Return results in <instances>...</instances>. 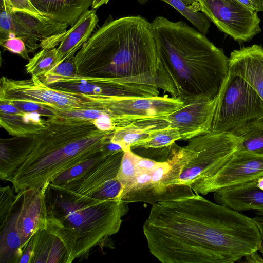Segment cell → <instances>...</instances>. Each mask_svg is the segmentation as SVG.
Returning <instances> with one entry per match:
<instances>
[{
    "label": "cell",
    "mask_w": 263,
    "mask_h": 263,
    "mask_svg": "<svg viewBox=\"0 0 263 263\" xmlns=\"http://www.w3.org/2000/svg\"><path fill=\"white\" fill-rule=\"evenodd\" d=\"M109 1V0H92L91 7L92 9L96 10L102 5L107 4Z\"/></svg>",
    "instance_id": "cell-38"
},
{
    "label": "cell",
    "mask_w": 263,
    "mask_h": 263,
    "mask_svg": "<svg viewBox=\"0 0 263 263\" xmlns=\"http://www.w3.org/2000/svg\"><path fill=\"white\" fill-rule=\"evenodd\" d=\"M201 10L225 34L239 42H249L261 29L257 11L238 0H199Z\"/></svg>",
    "instance_id": "cell-8"
},
{
    "label": "cell",
    "mask_w": 263,
    "mask_h": 263,
    "mask_svg": "<svg viewBox=\"0 0 263 263\" xmlns=\"http://www.w3.org/2000/svg\"><path fill=\"white\" fill-rule=\"evenodd\" d=\"M180 147L172 145L166 160L168 172L162 181L166 185H189L193 191L236 151L239 138L231 133L210 132L187 140Z\"/></svg>",
    "instance_id": "cell-6"
},
{
    "label": "cell",
    "mask_w": 263,
    "mask_h": 263,
    "mask_svg": "<svg viewBox=\"0 0 263 263\" xmlns=\"http://www.w3.org/2000/svg\"><path fill=\"white\" fill-rule=\"evenodd\" d=\"M57 48H43L29 60L26 72L31 77H44L57 64Z\"/></svg>",
    "instance_id": "cell-27"
},
{
    "label": "cell",
    "mask_w": 263,
    "mask_h": 263,
    "mask_svg": "<svg viewBox=\"0 0 263 263\" xmlns=\"http://www.w3.org/2000/svg\"><path fill=\"white\" fill-rule=\"evenodd\" d=\"M143 231L162 263H234L261 242L253 218L196 193L152 205Z\"/></svg>",
    "instance_id": "cell-1"
},
{
    "label": "cell",
    "mask_w": 263,
    "mask_h": 263,
    "mask_svg": "<svg viewBox=\"0 0 263 263\" xmlns=\"http://www.w3.org/2000/svg\"><path fill=\"white\" fill-rule=\"evenodd\" d=\"M229 73L242 77L263 100V48L261 45L234 50L230 54Z\"/></svg>",
    "instance_id": "cell-17"
},
{
    "label": "cell",
    "mask_w": 263,
    "mask_h": 263,
    "mask_svg": "<svg viewBox=\"0 0 263 263\" xmlns=\"http://www.w3.org/2000/svg\"><path fill=\"white\" fill-rule=\"evenodd\" d=\"M73 59L77 74L156 86L172 95L152 23L141 15H110Z\"/></svg>",
    "instance_id": "cell-2"
},
{
    "label": "cell",
    "mask_w": 263,
    "mask_h": 263,
    "mask_svg": "<svg viewBox=\"0 0 263 263\" xmlns=\"http://www.w3.org/2000/svg\"><path fill=\"white\" fill-rule=\"evenodd\" d=\"M46 229L68 251L70 263L87 259L99 246L112 248L111 236L119 230L128 203L101 200L49 182L44 191Z\"/></svg>",
    "instance_id": "cell-4"
},
{
    "label": "cell",
    "mask_w": 263,
    "mask_h": 263,
    "mask_svg": "<svg viewBox=\"0 0 263 263\" xmlns=\"http://www.w3.org/2000/svg\"><path fill=\"white\" fill-rule=\"evenodd\" d=\"M32 137H14L1 139L0 178L2 180L10 181L25 162L32 149Z\"/></svg>",
    "instance_id": "cell-23"
},
{
    "label": "cell",
    "mask_w": 263,
    "mask_h": 263,
    "mask_svg": "<svg viewBox=\"0 0 263 263\" xmlns=\"http://www.w3.org/2000/svg\"><path fill=\"white\" fill-rule=\"evenodd\" d=\"M175 8L185 17L200 32L204 35L209 32L210 21L206 15L200 12L192 11L180 0H159Z\"/></svg>",
    "instance_id": "cell-30"
},
{
    "label": "cell",
    "mask_w": 263,
    "mask_h": 263,
    "mask_svg": "<svg viewBox=\"0 0 263 263\" xmlns=\"http://www.w3.org/2000/svg\"><path fill=\"white\" fill-rule=\"evenodd\" d=\"M186 6L193 11L199 12L201 10V7L199 0H180Z\"/></svg>",
    "instance_id": "cell-36"
},
{
    "label": "cell",
    "mask_w": 263,
    "mask_h": 263,
    "mask_svg": "<svg viewBox=\"0 0 263 263\" xmlns=\"http://www.w3.org/2000/svg\"><path fill=\"white\" fill-rule=\"evenodd\" d=\"M169 169L170 165L165 161L158 162L152 171L138 173L134 183L122 193L120 199L128 203L144 202L152 205L159 201L195 194L189 185L163 183L162 180Z\"/></svg>",
    "instance_id": "cell-13"
},
{
    "label": "cell",
    "mask_w": 263,
    "mask_h": 263,
    "mask_svg": "<svg viewBox=\"0 0 263 263\" xmlns=\"http://www.w3.org/2000/svg\"><path fill=\"white\" fill-rule=\"evenodd\" d=\"M0 45L4 50L16 54L23 59L29 60V53L34 52L41 47L37 41L23 36L9 35L0 37Z\"/></svg>",
    "instance_id": "cell-28"
},
{
    "label": "cell",
    "mask_w": 263,
    "mask_h": 263,
    "mask_svg": "<svg viewBox=\"0 0 263 263\" xmlns=\"http://www.w3.org/2000/svg\"><path fill=\"white\" fill-rule=\"evenodd\" d=\"M137 175L134 154L130 149L125 151L117 175L123 192L133 185Z\"/></svg>",
    "instance_id": "cell-31"
},
{
    "label": "cell",
    "mask_w": 263,
    "mask_h": 263,
    "mask_svg": "<svg viewBox=\"0 0 263 263\" xmlns=\"http://www.w3.org/2000/svg\"><path fill=\"white\" fill-rule=\"evenodd\" d=\"M184 102L178 97L163 96L117 99L110 105L115 114L137 120L167 116L181 108Z\"/></svg>",
    "instance_id": "cell-16"
},
{
    "label": "cell",
    "mask_w": 263,
    "mask_h": 263,
    "mask_svg": "<svg viewBox=\"0 0 263 263\" xmlns=\"http://www.w3.org/2000/svg\"><path fill=\"white\" fill-rule=\"evenodd\" d=\"M68 26L9 6L0 8V37L9 35L26 36L40 43L42 49L55 48Z\"/></svg>",
    "instance_id": "cell-11"
},
{
    "label": "cell",
    "mask_w": 263,
    "mask_h": 263,
    "mask_svg": "<svg viewBox=\"0 0 263 263\" xmlns=\"http://www.w3.org/2000/svg\"><path fill=\"white\" fill-rule=\"evenodd\" d=\"M40 15L73 26L91 6L92 0H30Z\"/></svg>",
    "instance_id": "cell-20"
},
{
    "label": "cell",
    "mask_w": 263,
    "mask_h": 263,
    "mask_svg": "<svg viewBox=\"0 0 263 263\" xmlns=\"http://www.w3.org/2000/svg\"><path fill=\"white\" fill-rule=\"evenodd\" d=\"M256 180L229 186L214 192L217 203L237 212L253 210L263 216V190Z\"/></svg>",
    "instance_id": "cell-19"
},
{
    "label": "cell",
    "mask_w": 263,
    "mask_h": 263,
    "mask_svg": "<svg viewBox=\"0 0 263 263\" xmlns=\"http://www.w3.org/2000/svg\"><path fill=\"white\" fill-rule=\"evenodd\" d=\"M217 99L185 102L181 108L162 117L164 127L177 129L183 140L211 132Z\"/></svg>",
    "instance_id": "cell-15"
},
{
    "label": "cell",
    "mask_w": 263,
    "mask_h": 263,
    "mask_svg": "<svg viewBox=\"0 0 263 263\" xmlns=\"http://www.w3.org/2000/svg\"><path fill=\"white\" fill-rule=\"evenodd\" d=\"M47 184L41 189L29 188L17 193L10 213L0 221V231L20 238L23 251L38 230L46 228L44 191Z\"/></svg>",
    "instance_id": "cell-9"
},
{
    "label": "cell",
    "mask_w": 263,
    "mask_h": 263,
    "mask_svg": "<svg viewBox=\"0 0 263 263\" xmlns=\"http://www.w3.org/2000/svg\"><path fill=\"white\" fill-rule=\"evenodd\" d=\"M0 125L14 137L30 138L43 131L48 120L37 112L24 111L11 103L0 102Z\"/></svg>",
    "instance_id": "cell-18"
},
{
    "label": "cell",
    "mask_w": 263,
    "mask_h": 263,
    "mask_svg": "<svg viewBox=\"0 0 263 263\" xmlns=\"http://www.w3.org/2000/svg\"><path fill=\"white\" fill-rule=\"evenodd\" d=\"M124 153L104 155L83 176L63 187L99 200L120 199L123 189L117 175Z\"/></svg>",
    "instance_id": "cell-12"
},
{
    "label": "cell",
    "mask_w": 263,
    "mask_h": 263,
    "mask_svg": "<svg viewBox=\"0 0 263 263\" xmlns=\"http://www.w3.org/2000/svg\"><path fill=\"white\" fill-rule=\"evenodd\" d=\"M256 182L257 186L259 189L263 190V176L257 178L256 180Z\"/></svg>",
    "instance_id": "cell-40"
},
{
    "label": "cell",
    "mask_w": 263,
    "mask_h": 263,
    "mask_svg": "<svg viewBox=\"0 0 263 263\" xmlns=\"http://www.w3.org/2000/svg\"><path fill=\"white\" fill-rule=\"evenodd\" d=\"M151 128L137 120L130 124L116 129L111 137V141L120 145L125 151L132 145L145 139Z\"/></svg>",
    "instance_id": "cell-26"
},
{
    "label": "cell",
    "mask_w": 263,
    "mask_h": 263,
    "mask_svg": "<svg viewBox=\"0 0 263 263\" xmlns=\"http://www.w3.org/2000/svg\"><path fill=\"white\" fill-rule=\"evenodd\" d=\"M6 6L10 7L15 9L27 11L36 15H40L30 0H1L0 8Z\"/></svg>",
    "instance_id": "cell-33"
},
{
    "label": "cell",
    "mask_w": 263,
    "mask_h": 263,
    "mask_svg": "<svg viewBox=\"0 0 263 263\" xmlns=\"http://www.w3.org/2000/svg\"><path fill=\"white\" fill-rule=\"evenodd\" d=\"M105 154L102 151L64 171L50 182L56 185L64 186L83 176Z\"/></svg>",
    "instance_id": "cell-29"
},
{
    "label": "cell",
    "mask_w": 263,
    "mask_h": 263,
    "mask_svg": "<svg viewBox=\"0 0 263 263\" xmlns=\"http://www.w3.org/2000/svg\"><path fill=\"white\" fill-rule=\"evenodd\" d=\"M32 257V242L30 239L24 249L18 263H30Z\"/></svg>",
    "instance_id": "cell-35"
},
{
    "label": "cell",
    "mask_w": 263,
    "mask_h": 263,
    "mask_svg": "<svg viewBox=\"0 0 263 263\" xmlns=\"http://www.w3.org/2000/svg\"><path fill=\"white\" fill-rule=\"evenodd\" d=\"M257 12L263 11V0H250Z\"/></svg>",
    "instance_id": "cell-39"
},
{
    "label": "cell",
    "mask_w": 263,
    "mask_h": 263,
    "mask_svg": "<svg viewBox=\"0 0 263 263\" xmlns=\"http://www.w3.org/2000/svg\"><path fill=\"white\" fill-rule=\"evenodd\" d=\"M141 4H145L148 2V0H137Z\"/></svg>",
    "instance_id": "cell-42"
},
{
    "label": "cell",
    "mask_w": 263,
    "mask_h": 263,
    "mask_svg": "<svg viewBox=\"0 0 263 263\" xmlns=\"http://www.w3.org/2000/svg\"><path fill=\"white\" fill-rule=\"evenodd\" d=\"M233 134L239 138L236 150L263 156V118L240 128Z\"/></svg>",
    "instance_id": "cell-25"
},
{
    "label": "cell",
    "mask_w": 263,
    "mask_h": 263,
    "mask_svg": "<svg viewBox=\"0 0 263 263\" xmlns=\"http://www.w3.org/2000/svg\"><path fill=\"white\" fill-rule=\"evenodd\" d=\"M181 140L177 129L164 128L152 129L147 138L130 147L135 154L158 162L166 161L175 141Z\"/></svg>",
    "instance_id": "cell-22"
},
{
    "label": "cell",
    "mask_w": 263,
    "mask_h": 263,
    "mask_svg": "<svg viewBox=\"0 0 263 263\" xmlns=\"http://www.w3.org/2000/svg\"><path fill=\"white\" fill-rule=\"evenodd\" d=\"M263 176V156L236 150L194 192L204 195Z\"/></svg>",
    "instance_id": "cell-14"
},
{
    "label": "cell",
    "mask_w": 263,
    "mask_h": 263,
    "mask_svg": "<svg viewBox=\"0 0 263 263\" xmlns=\"http://www.w3.org/2000/svg\"><path fill=\"white\" fill-rule=\"evenodd\" d=\"M31 240L32 257L30 263H70L64 243L46 228L38 230Z\"/></svg>",
    "instance_id": "cell-24"
},
{
    "label": "cell",
    "mask_w": 263,
    "mask_h": 263,
    "mask_svg": "<svg viewBox=\"0 0 263 263\" xmlns=\"http://www.w3.org/2000/svg\"><path fill=\"white\" fill-rule=\"evenodd\" d=\"M134 158L138 173L152 171L158 163V162L140 157L135 154Z\"/></svg>",
    "instance_id": "cell-34"
},
{
    "label": "cell",
    "mask_w": 263,
    "mask_h": 263,
    "mask_svg": "<svg viewBox=\"0 0 263 263\" xmlns=\"http://www.w3.org/2000/svg\"><path fill=\"white\" fill-rule=\"evenodd\" d=\"M263 118V100L240 76L229 73L218 97L211 131L233 134Z\"/></svg>",
    "instance_id": "cell-7"
},
{
    "label": "cell",
    "mask_w": 263,
    "mask_h": 263,
    "mask_svg": "<svg viewBox=\"0 0 263 263\" xmlns=\"http://www.w3.org/2000/svg\"><path fill=\"white\" fill-rule=\"evenodd\" d=\"M258 251H256L253 252L252 254H250L246 257L245 261L247 262H263V257L258 254Z\"/></svg>",
    "instance_id": "cell-37"
},
{
    "label": "cell",
    "mask_w": 263,
    "mask_h": 263,
    "mask_svg": "<svg viewBox=\"0 0 263 263\" xmlns=\"http://www.w3.org/2000/svg\"><path fill=\"white\" fill-rule=\"evenodd\" d=\"M159 58L177 97L184 103L218 98L229 73V60L203 34L182 21H152Z\"/></svg>",
    "instance_id": "cell-3"
},
{
    "label": "cell",
    "mask_w": 263,
    "mask_h": 263,
    "mask_svg": "<svg viewBox=\"0 0 263 263\" xmlns=\"http://www.w3.org/2000/svg\"><path fill=\"white\" fill-rule=\"evenodd\" d=\"M98 21L96 10H88L73 26L67 30L57 48V66L74 56L76 52L91 36Z\"/></svg>",
    "instance_id": "cell-21"
},
{
    "label": "cell",
    "mask_w": 263,
    "mask_h": 263,
    "mask_svg": "<svg viewBox=\"0 0 263 263\" xmlns=\"http://www.w3.org/2000/svg\"><path fill=\"white\" fill-rule=\"evenodd\" d=\"M41 80L54 89L118 99L155 97L160 93L159 89L156 86L122 83L112 79L86 77L76 73L67 77H43Z\"/></svg>",
    "instance_id": "cell-10"
},
{
    "label": "cell",
    "mask_w": 263,
    "mask_h": 263,
    "mask_svg": "<svg viewBox=\"0 0 263 263\" xmlns=\"http://www.w3.org/2000/svg\"><path fill=\"white\" fill-rule=\"evenodd\" d=\"M32 137V149L10 182L15 193L44 184L64 171L103 151L114 131L91 121L54 116Z\"/></svg>",
    "instance_id": "cell-5"
},
{
    "label": "cell",
    "mask_w": 263,
    "mask_h": 263,
    "mask_svg": "<svg viewBox=\"0 0 263 263\" xmlns=\"http://www.w3.org/2000/svg\"><path fill=\"white\" fill-rule=\"evenodd\" d=\"M73 58L74 56L58 64L43 77H62L70 76L75 74L76 69Z\"/></svg>",
    "instance_id": "cell-32"
},
{
    "label": "cell",
    "mask_w": 263,
    "mask_h": 263,
    "mask_svg": "<svg viewBox=\"0 0 263 263\" xmlns=\"http://www.w3.org/2000/svg\"><path fill=\"white\" fill-rule=\"evenodd\" d=\"M238 1L239 2H240L241 3H242V4H243L244 5H246L247 6L255 9L253 6V4L250 0H238Z\"/></svg>",
    "instance_id": "cell-41"
}]
</instances>
